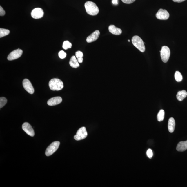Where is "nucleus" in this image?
<instances>
[{
  "label": "nucleus",
  "mask_w": 187,
  "mask_h": 187,
  "mask_svg": "<svg viewBox=\"0 0 187 187\" xmlns=\"http://www.w3.org/2000/svg\"><path fill=\"white\" fill-rule=\"evenodd\" d=\"M85 8L87 13L89 15L95 16L99 13V10L95 3L92 1H88L85 4Z\"/></svg>",
  "instance_id": "1"
},
{
  "label": "nucleus",
  "mask_w": 187,
  "mask_h": 187,
  "mask_svg": "<svg viewBox=\"0 0 187 187\" xmlns=\"http://www.w3.org/2000/svg\"><path fill=\"white\" fill-rule=\"evenodd\" d=\"M49 86L51 90L58 91L63 88V83L61 80L57 78H53L50 81Z\"/></svg>",
  "instance_id": "2"
},
{
  "label": "nucleus",
  "mask_w": 187,
  "mask_h": 187,
  "mask_svg": "<svg viewBox=\"0 0 187 187\" xmlns=\"http://www.w3.org/2000/svg\"><path fill=\"white\" fill-rule=\"evenodd\" d=\"M132 42L137 48L142 52H144L145 51V44L142 39L137 35L133 37L132 39Z\"/></svg>",
  "instance_id": "3"
},
{
  "label": "nucleus",
  "mask_w": 187,
  "mask_h": 187,
  "mask_svg": "<svg viewBox=\"0 0 187 187\" xmlns=\"http://www.w3.org/2000/svg\"><path fill=\"white\" fill-rule=\"evenodd\" d=\"M161 56L162 61L164 63H166L170 58V51L169 47L166 46H164L162 47L161 51Z\"/></svg>",
  "instance_id": "4"
},
{
  "label": "nucleus",
  "mask_w": 187,
  "mask_h": 187,
  "mask_svg": "<svg viewBox=\"0 0 187 187\" xmlns=\"http://www.w3.org/2000/svg\"><path fill=\"white\" fill-rule=\"evenodd\" d=\"M60 145L59 141H55L51 144L46 150L45 154L47 156L52 155L56 152Z\"/></svg>",
  "instance_id": "5"
},
{
  "label": "nucleus",
  "mask_w": 187,
  "mask_h": 187,
  "mask_svg": "<svg viewBox=\"0 0 187 187\" xmlns=\"http://www.w3.org/2000/svg\"><path fill=\"white\" fill-rule=\"evenodd\" d=\"M87 132L86 128L85 127H82L78 130L75 135L74 138L77 141L81 140L86 138L87 136Z\"/></svg>",
  "instance_id": "6"
},
{
  "label": "nucleus",
  "mask_w": 187,
  "mask_h": 187,
  "mask_svg": "<svg viewBox=\"0 0 187 187\" xmlns=\"http://www.w3.org/2000/svg\"><path fill=\"white\" fill-rule=\"evenodd\" d=\"M156 16L157 18L158 19L165 20L169 18L170 14L166 10L160 9L156 13Z\"/></svg>",
  "instance_id": "7"
},
{
  "label": "nucleus",
  "mask_w": 187,
  "mask_h": 187,
  "mask_svg": "<svg viewBox=\"0 0 187 187\" xmlns=\"http://www.w3.org/2000/svg\"><path fill=\"white\" fill-rule=\"evenodd\" d=\"M23 51L19 49L15 50L12 52L8 57V59L10 61L17 59L22 56Z\"/></svg>",
  "instance_id": "8"
},
{
  "label": "nucleus",
  "mask_w": 187,
  "mask_h": 187,
  "mask_svg": "<svg viewBox=\"0 0 187 187\" xmlns=\"http://www.w3.org/2000/svg\"><path fill=\"white\" fill-rule=\"evenodd\" d=\"M23 85L25 90L30 94H33L35 92L32 85L29 80L27 79H24L23 81Z\"/></svg>",
  "instance_id": "9"
},
{
  "label": "nucleus",
  "mask_w": 187,
  "mask_h": 187,
  "mask_svg": "<svg viewBox=\"0 0 187 187\" xmlns=\"http://www.w3.org/2000/svg\"><path fill=\"white\" fill-rule=\"evenodd\" d=\"M31 15L34 19H40L43 17L44 15L43 10L40 8H35L32 11Z\"/></svg>",
  "instance_id": "10"
},
{
  "label": "nucleus",
  "mask_w": 187,
  "mask_h": 187,
  "mask_svg": "<svg viewBox=\"0 0 187 187\" xmlns=\"http://www.w3.org/2000/svg\"><path fill=\"white\" fill-rule=\"evenodd\" d=\"M22 129L28 135L31 137L35 136L34 131L31 125L27 122H25L22 125Z\"/></svg>",
  "instance_id": "11"
},
{
  "label": "nucleus",
  "mask_w": 187,
  "mask_h": 187,
  "mask_svg": "<svg viewBox=\"0 0 187 187\" xmlns=\"http://www.w3.org/2000/svg\"><path fill=\"white\" fill-rule=\"evenodd\" d=\"M100 35V32L99 30H96L87 37L86 41L88 43H91L97 40L99 38Z\"/></svg>",
  "instance_id": "12"
},
{
  "label": "nucleus",
  "mask_w": 187,
  "mask_h": 187,
  "mask_svg": "<svg viewBox=\"0 0 187 187\" xmlns=\"http://www.w3.org/2000/svg\"><path fill=\"white\" fill-rule=\"evenodd\" d=\"M62 101V99L60 97L52 98L48 101V104L49 106H55L59 104Z\"/></svg>",
  "instance_id": "13"
},
{
  "label": "nucleus",
  "mask_w": 187,
  "mask_h": 187,
  "mask_svg": "<svg viewBox=\"0 0 187 187\" xmlns=\"http://www.w3.org/2000/svg\"><path fill=\"white\" fill-rule=\"evenodd\" d=\"M108 30L110 33L115 35H120L122 33V30L116 27L113 25H110L108 27Z\"/></svg>",
  "instance_id": "14"
},
{
  "label": "nucleus",
  "mask_w": 187,
  "mask_h": 187,
  "mask_svg": "<svg viewBox=\"0 0 187 187\" xmlns=\"http://www.w3.org/2000/svg\"><path fill=\"white\" fill-rule=\"evenodd\" d=\"M187 149V140L185 141H181L177 144L176 150L182 152Z\"/></svg>",
  "instance_id": "15"
},
{
  "label": "nucleus",
  "mask_w": 187,
  "mask_h": 187,
  "mask_svg": "<svg viewBox=\"0 0 187 187\" xmlns=\"http://www.w3.org/2000/svg\"><path fill=\"white\" fill-rule=\"evenodd\" d=\"M175 122L173 117H171L168 120V129L170 133H173L175 128Z\"/></svg>",
  "instance_id": "16"
},
{
  "label": "nucleus",
  "mask_w": 187,
  "mask_h": 187,
  "mask_svg": "<svg viewBox=\"0 0 187 187\" xmlns=\"http://www.w3.org/2000/svg\"><path fill=\"white\" fill-rule=\"evenodd\" d=\"M69 65L73 68H76L79 67V65L75 56H73L71 58L69 62Z\"/></svg>",
  "instance_id": "17"
},
{
  "label": "nucleus",
  "mask_w": 187,
  "mask_h": 187,
  "mask_svg": "<svg viewBox=\"0 0 187 187\" xmlns=\"http://www.w3.org/2000/svg\"><path fill=\"white\" fill-rule=\"evenodd\" d=\"M187 96V92L186 90H182L179 91L177 92L176 95V98L178 101H181L186 98Z\"/></svg>",
  "instance_id": "18"
},
{
  "label": "nucleus",
  "mask_w": 187,
  "mask_h": 187,
  "mask_svg": "<svg viewBox=\"0 0 187 187\" xmlns=\"http://www.w3.org/2000/svg\"><path fill=\"white\" fill-rule=\"evenodd\" d=\"M165 117V111L163 110H161L158 112L157 115V120L159 122L162 121L164 120Z\"/></svg>",
  "instance_id": "19"
},
{
  "label": "nucleus",
  "mask_w": 187,
  "mask_h": 187,
  "mask_svg": "<svg viewBox=\"0 0 187 187\" xmlns=\"http://www.w3.org/2000/svg\"><path fill=\"white\" fill-rule=\"evenodd\" d=\"M175 78L178 82H179L182 81L183 76L180 72L179 71H176L174 75Z\"/></svg>",
  "instance_id": "20"
},
{
  "label": "nucleus",
  "mask_w": 187,
  "mask_h": 187,
  "mask_svg": "<svg viewBox=\"0 0 187 187\" xmlns=\"http://www.w3.org/2000/svg\"><path fill=\"white\" fill-rule=\"evenodd\" d=\"M10 33V31L8 30L4 29V28H0V37L1 38L7 36Z\"/></svg>",
  "instance_id": "21"
},
{
  "label": "nucleus",
  "mask_w": 187,
  "mask_h": 187,
  "mask_svg": "<svg viewBox=\"0 0 187 187\" xmlns=\"http://www.w3.org/2000/svg\"><path fill=\"white\" fill-rule=\"evenodd\" d=\"M72 46V44L68 41H66L63 43L62 47L65 50H67L69 48H71Z\"/></svg>",
  "instance_id": "22"
},
{
  "label": "nucleus",
  "mask_w": 187,
  "mask_h": 187,
  "mask_svg": "<svg viewBox=\"0 0 187 187\" xmlns=\"http://www.w3.org/2000/svg\"><path fill=\"white\" fill-rule=\"evenodd\" d=\"M7 103V99L4 97H1L0 98V108L4 106Z\"/></svg>",
  "instance_id": "23"
},
{
  "label": "nucleus",
  "mask_w": 187,
  "mask_h": 187,
  "mask_svg": "<svg viewBox=\"0 0 187 187\" xmlns=\"http://www.w3.org/2000/svg\"><path fill=\"white\" fill-rule=\"evenodd\" d=\"M59 56L60 58L63 59L65 58H66V53L65 52L63 51H60L59 53Z\"/></svg>",
  "instance_id": "24"
},
{
  "label": "nucleus",
  "mask_w": 187,
  "mask_h": 187,
  "mask_svg": "<svg viewBox=\"0 0 187 187\" xmlns=\"http://www.w3.org/2000/svg\"><path fill=\"white\" fill-rule=\"evenodd\" d=\"M83 53L81 51H77L76 53V57L77 59L80 58H83Z\"/></svg>",
  "instance_id": "25"
},
{
  "label": "nucleus",
  "mask_w": 187,
  "mask_h": 187,
  "mask_svg": "<svg viewBox=\"0 0 187 187\" xmlns=\"http://www.w3.org/2000/svg\"><path fill=\"white\" fill-rule=\"evenodd\" d=\"M147 154L148 157L149 158H152L153 156V154L152 150L150 149L148 150L147 152Z\"/></svg>",
  "instance_id": "26"
},
{
  "label": "nucleus",
  "mask_w": 187,
  "mask_h": 187,
  "mask_svg": "<svg viewBox=\"0 0 187 187\" xmlns=\"http://www.w3.org/2000/svg\"><path fill=\"white\" fill-rule=\"evenodd\" d=\"M136 0H122L123 2L126 4H130L134 2Z\"/></svg>",
  "instance_id": "27"
},
{
  "label": "nucleus",
  "mask_w": 187,
  "mask_h": 187,
  "mask_svg": "<svg viewBox=\"0 0 187 187\" xmlns=\"http://www.w3.org/2000/svg\"><path fill=\"white\" fill-rule=\"evenodd\" d=\"M5 14V12L4 10L1 6H0V15L1 16H4Z\"/></svg>",
  "instance_id": "28"
},
{
  "label": "nucleus",
  "mask_w": 187,
  "mask_h": 187,
  "mask_svg": "<svg viewBox=\"0 0 187 187\" xmlns=\"http://www.w3.org/2000/svg\"><path fill=\"white\" fill-rule=\"evenodd\" d=\"M174 2H177V3H181L182 2L186 1V0H172Z\"/></svg>",
  "instance_id": "29"
},
{
  "label": "nucleus",
  "mask_w": 187,
  "mask_h": 187,
  "mask_svg": "<svg viewBox=\"0 0 187 187\" xmlns=\"http://www.w3.org/2000/svg\"><path fill=\"white\" fill-rule=\"evenodd\" d=\"M77 60L78 62H79V63H82L83 61V58H78L77 59Z\"/></svg>",
  "instance_id": "30"
},
{
  "label": "nucleus",
  "mask_w": 187,
  "mask_h": 187,
  "mask_svg": "<svg viewBox=\"0 0 187 187\" xmlns=\"http://www.w3.org/2000/svg\"><path fill=\"white\" fill-rule=\"evenodd\" d=\"M112 3L115 5L118 4V0H112Z\"/></svg>",
  "instance_id": "31"
},
{
  "label": "nucleus",
  "mask_w": 187,
  "mask_h": 187,
  "mask_svg": "<svg viewBox=\"0 0 187 187\" xmlns=\"http://www.w3.org/2000/svg\"><path fill=\"white\" fill-rule=\"evenodd\" d=\"M128 41L129 42H130V40H128Z\"/></svg>",
  "instance_id": "32"
}]
</instances>
